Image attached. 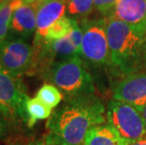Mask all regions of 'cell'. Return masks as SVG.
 Listing matches in <instances>:
<instances>
[{
  "label": "cell",
  "mask_w": 146,
  "mask_h": 145,
  "mask_svg": "<svg viewBox=\"0 0 146 145\" xmlns=\"http://www.w3.org/2000/svg\"><path fill=\"white\" fill-rule=\"evenodd\" d=\"M36 97H38L40 100H42L49 107L55 109L62 100L63 95L55 85L44 84L37 92Z\"/></svg>",
  "instance_id": "obj_18"
},
{
  "label": "cell",
  "mask_w": 146,
  "mask_h": 145,
  "mask_svg": "<svg viewBox=\"0 0 146 145\" xmlns=\"http://www.w3.org/2000/svg\"><path fill=\"white\" fill-rule=\"evenodd\" d=\"M106 118L129 142L146 138V122L141 112L132 105L110 100L106 107Z\"/></svg>",
  "instance_id": "obj_4"
},
{
  "label": "cell",
  "mask_w": 146,
  "mask_h": 145,
  "mask_svg": "<svg viewBox=\"0 0 146 145\" xmlns=\"http://www.w3.org/2000/svg\"><path fill=\"white\" fill-rule=\"evenodd\" d=\"M37 5L38 3H25L15 10L12 15L11 29L22 36H30L37 27Z\"/></svg>",
  "instance_id": "obj_11"
},
{
  "label": "cell",
  "mask_w": 146,
  "mask_h": 145,
  "mask_svg": "<svg viewBox=\"0 0 146 145\" xmlns=\"http://www.w3.org/2000/svg\"><path fill=\"white\" fill-rule=\"evenodd\" d=\"M106 33L110 50L111 65L123 76L141 72L146 26H130L112 16H107Z\"/></svg>",
  "instance_id": "obj_2"
},
{
  "label": "cell",
  "mask_w": 146,
  "mask_h": 145,
  "mask_svg": "<svg viewBox=\"0 0 146 145\" xmlns=\"http://www.w3.org/2000/svg\"><path fill=\"white\" fill-rule=\"evenodd\" d=\"M106 122V107L95 95L65 99L46 122L47 145H83L88 132Z\"/></svg>",
  "instance_id": "obj_1"
},
{
  "label": "cell",
  "mask_w": 146,
  "mask_h": 145,
  "mask_svg": "<svg viewBox=\"0 0 146 145\" xmlns=\"http://www.w3.org/2000/svg\"><path fill=\"white\" fill-rule=\"evenodd\" d=\"M129 145H146V138H141V140L133 141V142H130Z\"/></svg>",
  "instance_id": "obj_23"
},
{
  "label": "cell",
  "mask_w": 146,
  "mask_h": 145,
  "mask_svg": "<svg viewBox=\"0 0 146 145\" xmlns=\"http://www.w3.org/2000/svg\"><path fill=\"white\" fill-rule=\"evenodd\" d=\"M94 9V0H66V11L71 18H86Z\"/></svg>",
  "instance_id": "obj_17"
},
{
  "label": "cell",
  "mask_w": 146,
  "mask_h": 145,
  "mask_svg": "<svg viewBox=\"0 0 146 145\" xmlns=\"http://www.w3.org/2000/svg\"><path fill=\"white\" fill-rule=\"evenodd\" d=\"M9 1V0H0V4H2V3H4V2H7Z\"/></svg>",
  "instance_id": "obj_27"
},
{
  "label": "cell",
  "mask_w": 146,
  "mask_h": 145,
  "mask_svg": "<svg viewBox=\"0 0 146 145\" xmlns=\"http://www.w3.org/2000/svg\"><path fill=\"white\" fill-rule=\"evenodd\" d=\"M44 76L60 89L65 99L94 94V79L80 56L55 62Z\"/></svg>",
  "instance_id": "obj_3"
},
{
  "label": "cell",
  "mask_w": 146,
  "mask_h": 145,
  "mask_svg": "<svg viewBox=\"0 0 146 145\" xmlns=\"http://www.w3.org/2000/svg\"><path fill=\"white\" fill-rule=\"evenodd\" d=\"M23 4L24 0H9L0 5V44L8 39L13 12Z\"/></svg>",
  "instance_id": "obj_14"
},
{
  "label": "cell",
  "mask_w": 146,
  "mask_h": 145,
  "mask_svg": "<svg viewBox=\"0 0 146 145\" xmlns=\"http://www.w3.org/2000/svg\"><path fill=\"white\" fill-rule=\"evenodd\" d=\"M29 100L20 77L0 68V113L5 118L22 119L27 122L26 105Z\"/></svg>",
  "instance_id": "obj_6"
},
{
  "label": "cell",
  "mask_w": 146,
  "mask_h": 145,
  "mask_svg": "<svg viewBox=\"0 0 146 145\" xmlns=\"http://www.w3.org/2000/svg\"><path fill=\"white\" fill-rule=\"evenodd\" d=\"M66 0H45L37 5V27L35 37L44 39L49 27L64 16Z\"/></svg>",
  "instance_id": "obj_9"
},
{
  "label": "cell",
  "mask_w": 146,
  "mask_h": 145,
  "mask_svg": "<svg viewBox=\"0 0 146 145\" xmlns=\"http://www.w3.org/2000/svg\"><path fill=\"white\" fill-rule=\"evenodd\" d=\"M0 5H1V4H0Z\"/></svg>",
  "instance_id": "obj_28"
},
{
  "label": "cell",
  "mask_w": 146,
  "mask_h": 145,
  "mask_svg": "<svg viewBox=\"0 0 146 145\" xmlns=\"http://www.w3.org/2000/svg\"><path fill=\"white\" fill-rule=\"evenodd\" d=\"M26 145H47L44 141H32V142H29Z\"/></svg>",
  "instance_id": "obj_24"
},
{
  "label": "cell",
  "mask_w": 146,
  "mask_h": 145,
  "mask_svg": "<svg viewBox=\"0 0 146 145\" xmlns=\"http://www.w3.org/2000/svg\"><path fill=\"white\" fill-rule=\"evenodd\" d=\"M94 8L100 13H103L105 15H108L110 13V15H111L119 0H94Z\"/></svg>",
  "instance_id": "obj_19"
},
{
  "label": "cell",
  "mask_w": 146,
  "mask_h": 145,
  "mask_svg": "<svg viewBox=\"0 0 146 145\" xmlns=\"http://www.w3.org/2000/svg\"><path fill=\"white\" fill-rule=\"evenodd\" d=\"M33 46L22 39H7L0 44V68L15 77L29 72L32 63Z\"/></svg>",
  "instance_id": "obj_7"
},
{
  "label": "cell",
  "mask_w": 146,
  "mask_h": 145,
  "mask_svg": "<svg viewBox=\"0 0 146 145\" xmlns=\"http://www.w3.org/2000/svg\"><path fill=\"white\" fill-rule=\"evenodd\" d=\"M27 125L29 127L35 124L40 120L48 119L52 114V109L45 105L38 97L29 98L26 105Z\"/></svg>",
  "instance_id": "obj_15"
},
{
  "label": "cell",
  "mask_w": 146,
  "mask_h": 145,
  "mask_svg": "<svg viewBox=\"0 0 146 145\" xmlns=\"http://www.w3.org/2000/svg\"><path fill=\"white\" fill-rule=\"evenodd\" d=\"M83 39L80 57L95 66L111 65L110 50L106 33V18L80 21Z\"/></svg>",
  "instance_id": "obj_5"
},
{
  "label": "cell",
  "mask_w": 146,
  "mask_h": 145,
  "mask_svg": "<svg viewBox=\"0 0 146 145\" xmlns=\"http://www.w3.org/2000/svg\"><path fill=\"white\" fill-rule=\"evenodd\" d=\"M110 16L130 26H146V0H119Z\"/></svg>",
  "instance_id": "obj_10"
},
{
  "label": "cell",
  "mask_w": 146,
  "mask_h": 145,
  "mask_svg": "<svg viewBox=\"0 0 146 145\" xmlns=\"http://www.w3.org/2000/svg\"><path fill=\"white\" fill-rule=\"evenodd\" d=\"M77 20L64 15L49 27L48 31L44 37V40H46V41H55V40H60L68 36L73 31L74 26Z\"/></svg>",
  "instance_id": "obj_16"
},
{
  "label": "cell",
  "mask_w": 146,
  "mask_h": 145,
  "mask_svg": "<svg viewBox=\"0 0 146 145\" xmlns=\"http://www.w3.org/2000/svg\"><path fill=\"white\" fill-rule=\"evenodd\" d=\"M141 112L142 116H143V118H144L145 122H146V105H145L143 107H142V109L141 110Z\"/></svg>",
  "instance_id": "obj_25"
},
{
  "label": "cell",
  "mask_w": 146,
  "mask_h": 145,
  "mask_svg": "<svg viewBox=\"0 0 146 145\" xmlns=\"http://www.w3.org/2000/svg\"><path fill=\"white\" fill-rule=\"evenodd\" d=\"M112 99L132 105L141 111L146 105V71L123 76L113 87Z\"/></svg>",
  "instance_id": "obj_8"
},
{
  "label": "cell",
  "mask_w": 146,
  "mask_h": 145,
  "mask_svg": "<svg viewBox=\"0 0 146 145\" xmlns=\"http://www.w3.org/2000/svg\"><path fill=\"white\" fill-rule=\"evenodd\" d=\"M5 117L0 113V137H2L6 132V122L4 121Z\"/></svg>",
  "instance_id": "obj_22"
},
{
  "label": "cell",
  "mask_w": 146,
  "mask_h": 145,
  "mask_svg": "<svg viewBox=\"0 0 146 145\" xmlns=\"http://www.w3.org/2000/svg\"><path fill=\"white\" fill-rule=\"evenodd\" d=\"M42 1H45V0H31V3H30V4H32V3H41Z\"/></svg>",
  "instance_id": "obj_26"
},
{
  "label": "cell",
  "mask_w": 146,
  "mask_h": 145,
  "mask_svg": "<svg viewBox=\"0 0 146 145\" xmlns=\"http://www.w3.org/2000/svg\"><path fill=\"white\" fill-rule=\"evenodd\" d=\"M130 142L110 123L92 128L87 134L83 145H129Z\"/></svg>",
  "instance_id": "obj_12"
},
{
  "label": "cell",
  "mask_w": 146,
  "mask_h": 145,
  "mask_svg": "<svg viewBox=\"0 0 146 145\" xmlns=\"http://www.w3.org/2000/svg\"><path fill=\"white\" fill-rule=\"evenodd\" d=\"M46 42H47L49 48L55 58L56 62L80 56V51L74 46L69 35L60 40Z\"/></svg>",
  "instance_id": "obj_13"
},
{
  "label": "cell",
  "mask_w": 146,
  "mask_h": 145,
  "mask_svg": "<svg viewBox=\"0 0 146 145\" xmlns=\"http://www.w3.org/2000/svg\"><path fill=\"white\" fill-rule=\"evenodd\" d=\"M141 71H146V39L143 44L141 55Z\"/></svg>",
  "instance_id": "obj_21"
},
{
  "label": "cell",
  "mask_w": 146,
  "mask_h": 145,
  "mask_svg": "<svg viewBox=\"0 0 146 145\" xmlns=\"http://www.w3.org/2000/svg\"><path fill=\"white\" fill-rule=\"evenodd\" d=\"M71 40L74 42V46L80 51L81 49V44H82V39H83V30L81 28V26H79L78 21L76 22V24H74L73 31L69 34Z\"/></svg>",
  "instance_id": "obj_20"
}]
</instances>
